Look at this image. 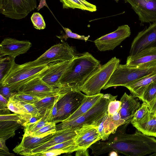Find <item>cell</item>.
Returning <instances> with one entry per match:
<instances>
[{"instance_id": "1", "label": "cell", "mask_w": 156, "mask_h": 156, "mask_svg": "<svg viewBox=\"0 0 156 156\" xmlns=\"http://www.w3.org/2000/svg\"><path fill=\"white\" fill-rule=\"evenodd\" d=\"M128 125L119 126L110 135L107 141L109 151L129 156H144L156 153V139L138 130L132 134L126 133Z\"/></svg>"}, {"instance_id": "2", "label": "cell", "mask_w": 156, "mask_h": 156, "mask_svg": "<svg viewBox=\"0 0 156 156\" xmlns=\"http://www.w3.org/2000/svg\"><path fill=\"white\" fill-rule=\"evenodd\" d=\"M100 62L89 52L77 54L60 81L62 86L73 85L79 88L101 66Z\"/></svg>"}, {"instance_id": "3", "label": "cell", "mask_w": 156, "mask_h": 156, "mask_svg": "<svg viewBox=\"0 0 156 156\" xmlns=\"http://www.w3.org/2000/svg\"><path fill=\"white\" fill-rule=\"evenodd\" d=\"M49 64L38 65L30 61L19 65L14 60L9 70L0 80V85L11 87L17 91L27 82L40 76Z\"/></svg>"}, {"instance_id": "4", "label": "cell", "mask_w": 156, "mask_h": 156, "mask_svg": "<svg viewBox=\"0 0 156 156\" xmlns=\"http://www.w3.org/2000/svg\"><path fill=\"white\" fill-rule=\"evenodd\" d=\"M117 97V95L110 94H104L100 100L87 112L72 120L62 122L56 125L57 131L89 125L98 126L107 112L109 102L116 99Z\"/></svg>"}, {"instance_id": "5", "label": "cell", "mask_w": 156, "mask_h": 156, "mask_svg": "<svg viewBox=\"0 0 156 156\" xmlns=\"http://www.w3.org/2000/svg\"><path fill=\"white\" fill-rule=\"evenodd\" d=\"M86 95L74 86H63L57 101V113L51 122L56 123L68 118L80 106Z\"/></svg>"}, {"instance_id": "6", "label": "cell", "mask_w": 156, "mask_h": 156, "mask_svg": "<svg viewBox=\"0 0 156 156\" xmlns=\"http://www.w3.org/2000/svg\"><path fill=\"white\" fill-rule=\"evenodd\" d=\"M120 61V60L115 57L112 58L91 74L78 89L88 95L100 93Z\"/></svg>"}, {"instance_id": "7", "label": "cell", "mask_w": 156, "mask_h": 156, "mask_svg": "<svg viewBox=\"0 0 156 156\" xmlns=\"http://www.w3.org/2000/svg\"><path fill=\"white\" fill-rule=\"evenodd\" d=\"M155 71L156 67L136 68L119 64L103 89L119 86L125 87Z\"/></svg>"}, {"instance_id": "8", "label": "cell", "mask_w": 156, "mask_h": 156, "mask_svg": "<svg viewBox=\"0 0 156 156\" xmlns=\"http://www.w3.org/2000/svg\"><path fill=\"white\" fill-rule=\"evenodd\" d=\"M37 7V0H0V13L12 19L25 18Z\"/></svg>"}, {"instance_id": "9", "label": "cell", "mask_w": 156, "mask_h": 156, "mask_svg": "<svg viewBox=\"0 0 156 156\" xmlns=\"http://www.w3.org/2000/svg\"><path fill=\"white\" fill-rule=\"evenodd\" d=\"M77 54L74 48L67 42L55 44L47 50L35 60L32 61L40 65L58 61L73 60Z\"/></svg>"}, {"instance_id": "10", "label": "cell", "mask_w": 156, "mask_h": 156, "mask_svg": "<svg viewBox=\"0 0 156 156\" xmlns=\"http://www.w3.org/2000/svg\"><path fill=\"white\" fill-rule=\"evenodd\" d=\"M130 27L127 25L118 27L115 31L95 40L94 44L98 50L103 51L113 50L131 34Z\"/></svg>"}, {"instance_id": "11", "label": "cell", "mask_w": 156, "mask_h": 156, "mask_svg": "<svg viewBox=\"0 0 156 156\" xmlns=\"http://www.w3.org/2000/svg\"><path fill=\"white\" fill-rule=\"evenodd\" d=\"M41 75L32 79L23 85L18 89L17 92H22L42 98L47 96H56L59 94L62 87L54 88L49 86L41 79L40 76Z\"/></svg>"}, {"instance_id": "12", "label": "cell", "mask_w": 156, "mask_h": 156, "mask_svg": "<svg viewBox=\"0 0 156 156\" xmlns=\"http://www.w3.org/2000/svg\"><path fill=\"white\" fill-rule=\"evenodd\" d=\"M156 47V22L139 32L131 44L129 55H133L144 49Z\"/></svg>"}, {"instance_id": "13", "label": "cell", "mask_w": 156, "mask_h": 156, "mask_svg": "<svg viewBox=\"0 0 156 156\" xmlns=\"http://www.w3.org/2000/svg\"><path fill=\"white\" fill-rule=\"evenodd\" d=\"M73 60L50 63L40 76L41 79L49 86L58 88L62 87L60 81Z\"/></svg>"}, {"instance_id": "14", "label": "cell", "mask_w": 156, "mask_h": 156, "mask_svg": "<svg viewBox=\"0 0 156 156\" xmlns=\"http://www.w3.org/2000/svg\"><path fill=\"white\" fill-rule=\"evenodd\" d=\"M32 46L29 41H20L12 38L3 39L0 44V57L5 56L15 58L26 53Z\"/></svg>"}, {"instance_id": "15", "label": "cell", "mask_w": 156, "mask_h": 156, "mask_svg": "<svg viewBox=\"0 0 156 156\" xmlns=\"http://www.w3.org/2000/svg\"><path fill=\"white\" fill-rule=\"evenodd\" d=\"M126 65L136 68L156 67V47L143 50L133 55H129Z\"/></svg>"}, {"instance_id": "16", "label": "cell", "mask_w": 156, "mask_h": 156, "mask_svg": "<svg viewBox=\"0 0 156 156\" xmlns=\"http://www.w3.org/2000/svg\"><path fill=\"white\" fill-rule=\"evenodd\" d=\"M23 122L20 114L0 115V140H6L14 136L15 131L23 126Z\"/></svg>"}, {"instance_id": "17", "label": "cell", "mask_w": 156, "mask_h": 156, "mask_svg": "<svg viewBox=\"0 0 156 156\" xmlns=\"http://www.w3.org/2000/svg\"><path fill=\"white\" fill-rule=\"evenodd\" d=\"M80 128L66 129L57 131L53 137L44 144L26 153L24 155L35 156L47 148L58 144L74 138Z\"/></svg>"}, {"instance_id": "18", "label": "cell", "mask_w": 156, "mask_h": 156, "mask_svg": "<svg viewBox=\"0 0 156 156\" xmlns=\"http://www.w3.org/2000/svg\"><path fill=\"white\" fill-rule=\"evenodd\" d=\"M120 101L121 104L119 113L125 123H130L136 111L141 106L138 98L125 92Z\"/></svg>"}, {"instance_id": "19", "label": "cell", "mask_w": 156, "mask_h": 156, "mask_svg": "<svg viewBox=\"0 0 156 156\" xmlns=\"http://www.w3.org/2000/svg\"><path fill=\"white\" fill-rule=\"evenodd\" d=\"M55 133L50 134L44 137L23 135L21 143L17 145L13 151L17 154L24 155L26 153L48 141Z\"/></svg>"}, {"instance_id": "20", "label": "cell", "mask_w": 156, "mask_h": 156, "mask_svg": "<svg viewBox=\"0 0 156 156\" xmlns=\"http://www.w3.org/2000/svg\"><path fill=\"white\" fill-rule=\"evenodd\" d=\"M131 8L138 15L141 25L156 22V0H151Z\"/></svg>"}, {"instance_id": "21", "label": "cell", "mask_w": 156, "mask_h": 156, "mask_svg": "<svg viewBox=\"0 0 156 156\" xmlns=\"http://www.w3.org/2000/svg\"><path fill=\"white\" fill-rule=\"evenodd\" d=\"M156 82V71L135 81L125 87L130 91L131 95L142 100L144 92L151 84Z\"/></svg>"}, {"instance_id": "22", "label": "cell", "mask_w": 156, "mask_h": 156, "mask_svg": "<svg viewBox=\"0 0 156 156\" xmlns=\"http://www.w3.org/2000/svg\"><path fill=\"white\" fill-rule=\"evenodd\" d=\"M103 95V94L100 93L92 95H86L81 105L77 110L68 118L62 122L72 120L87 112L100 100Z\"/></svg>"}, {"instance_id": "23", "label": "cell", "mask_w": 156, "mask_h": 156, "mask_svg": "<svg viewBox=\"0 0 156 156\" xmlns=\"http://www.w3.org/2000/svg\"><path fill=\"white\" fill-rule=\"evenodd\" d=\"M63 9H78L93 12L97 10L96 6L86 0H60Z\"/></svg>"}, {"instance_id": "24", "label": "cell", "mask_w": 156, "mask_h": 156, "mask_svg": "<svg viewBox=\"0 0 156 156\" xmlns=\"http://www.w3.org/2000/svg\"><path fill=\"white\" fill-rule=\"evenodd\" d=\"M53 107L46 109L43 116L39 120L34 124L25 127L24 135H29L45 126L48 122H50Z\"/></svg>"}, {"instance_id": "25", "label": "cell", "mask_w": 156, "mask_h": 156, "mask_svg": "<svg viewBox=\"0 0 156 156\" xmlns=\"http://www.w3.org/2000/svg\"><path fill=\"white\" fill-rule=\"evenodd\" d=\"M150 117L148 105L143 102L141 106L135 113L130 123L132 125L143 124L149 121Z\"/></svg>"}, {"instance_id": "26", "label": "cell", "mask_w": 156, "mask_h": 156, "mask_svg": "<svg viewBox=\"0 0 156 156\" xmlns=\"http://www.w3.org/2000/svg\"><path fill=\"white\" fill-rule=\"evenodd\" d=\"M150 116V119L146 122L133 126L144 134L156 137V118Z\"/></svg>"}, {"instance_id": "27", "label": "cell", "mask_w": 156, "mask_h": 156, "mask_svg": "<svg viewBox=\"0 0 156 156\" xmlns=\"http://www.w3.org/2000/svg\"><path fill=\"white\" fill-rule=\"evenodd\" d=\"M56 132V123L54 122H50L38 130L31 133L29 135L44 137L50 134H55Z\"/></svg>"}, {"instance_id": "28", "label": "cell", "mask_w": 156, "mask_h": 156, "mask_svg": "<svg viewBox=\"0 0 156 156\" xmlns=\"http://www.w3.org/2000/svg\"><path fill=\"white\" fill-rule=\"evenodd\" d=\"M43 98L18 91L9 98L22 103L34 104Z\"/></svg>"}, {"instance_id": "29", "label": "cell", "mask_w": 156, "mask_h": 156, "mask_svg": "<svg viewBox=\"0 0 156 156\" xmlns=\"http://www.w3.org/2000/svg\"><path fill=\"white\" fill-rule=\"evenodd\" d=\"M57 96L44 97L34 104L40 112H45L48 108L53 107Z\"/></svg>"}, {"instance_id": "30", "label": "cell", "mask_w": 156, "mask_h": 156, "mask_svg": "<svg viewBox=\"0 0 156 156\" xmlns=\"http://www.w3.org/2000/svg\"><path fill=\"white\" fill-rule=\"evenodd\" d=\"M9 99L13 101L25 113H29L33 115L38 116L45 112H40L34 104L22 103Z\"/></svg>"}, {"instance_id": "31", "label": "cell", "mask_w": 156, "mask_h": 156, "mask_svg": "<svg viewBox=\"0 0 156 156\" xmlns=\"http://www.w3.org/2000/svg\"><path fill=\"white\" fill-rule=\"evenodd\" d=\"M156 96V82L149 85L145 89L142 101L148 105Z\"/></svg>"}, {"instance_id": "32", "label": "cell", "mask_w": 156, "mask_h": 156, "mask_svg": "<svg viewBox=\"0 0 156 156\" xmlns=\"http://www.w3.org/2000/svg\"><path fill=\"white\" fill-rule=\"evenodd\" d=\"M100 140L101 137L97 131L77 145L79 149H88L93 144Z\"/></svg>"}, {"instance_id": "33", "label": "cell", "mask_w": 156, "mask_h": 156, "mask_svg": "<svg viewBox=\"0 0 156 156\" xmlns=\"http://www.w3.org/2000/svg\"><path fill=\"white\" fill-rule=\"evenodd\" d=\"M14 60V58L9 56L5 58L0 57V80L9 70Z\"/></svg>"}, {"instance_id": "34", "label": "cell", "mask_w": 156, "mask_h": 156, "mask_svg": "<svg viewBox=\"0 0 156 156\" xmlns=\"http://www.w3.org/2000/svg\"><path fill=\"white\" fill-rule=\"evenodd\" d=\"M33 26L35 29L43 30L46 27V24L42 16L39 12L34 13L31 17Z\"/></svg>"}, {"instance_id": "35", "label": "cell", "mask_w": 156, "mask_h": 156, "mask_svg": "<svg viewBox=\"0 0 156 156\" xmlns=\"http://www.w3.org/2000/svg\"><path fill=\"white\" fill-rule=\"evenodd\" d=\"M44 114L38 116H34L28 113H25L22 114H20V115L24 122L23 126L25 127L34 124L39 120L42 118Z\"/></svg>"}, {"instance_id": "36", "label": "cell", "mask_w": 156, "mask_h": 156, "mask_svg": "<svg viewBox=\"0 0 156 156\" xmlns=\"http://www.w3.org/2000/svg\"><path fill=\"white\" fill-rule=\"evenodd\" d=\"M62 27L65 31L66 34L62 36H57V37L60 39H64L66 40L68 38H71L84 40L85 42H86L90 37L89 35L85 37L84 35H80L73 33L70 29L68 28L64 27L62 26Z\"/></svg>"}, {"instance_id": "37", "label": "cell", "mask_w": 156, "mask_h": 156, "mask_svg": "<svg viewBox=\"0 0 156 156\" xmlns=\"http://www.w3.org/2000/svg\"><path fill=\"white\" fill-rule=\"evenodd\" d=\"M120 101L115 100L111 101L109 102L107 109V113L109 116H112L116 112H119L121 106Z\"/></svg>"}, {"instance_id": "38", "label": "cell", "mask_w": 156, "mask_h": 156, "mask_svg": "<svg viewBox=\"0 0 156 156\" xmlns=\"http://www.w3.org/2000/svg\"><path fill=\"white\" fill-rule=\"evenodd\" d=\"M17 92L16 90L11 87L0 85V94L8 100Z\"/></svg>"}, {"instance_id": "39", "label": "cell", "mask_w": 156, "mask_h": 156, "mask_svg": "<svg viewBox=\"0 0 156 156\" xmlns=\"http://www.w3.org/2000/svg\"><path fill=\"white\" fill-rule=\"evenodd\" d=\"M7 108L10 111L16 114H22L25 113L13 101L10 99L9 100Z\"/></svg>"}, {"instance_id": "40", "label": "cell", "mask_w": 156, "mask_h": 156, "mask_svg": "<svg viewBox=\"0 0 156 156\" xmlns=\"http://www.w3.org/2000/svg\"><path fill=\"white\" fill-rule=\"evenodd\" d=\"M5 140H0V155H14L9 152V150L5 144Z\"/></svg>"}, {"instance_id": "41", "label": "cell", "mask_w": 156, "mask_h": 156, "mask_svg": "<svg viewBox=\"0 0 156 156\" xmlns=\"http://www.w3.org/2000/svg\"><path fill=\"white\" fill-rule=\"evenodd\" d=\"M59 95L57 96L55 99L54 104V105L51 112V118L50 122H52L56 116L57 113V101L59 97Z\"/></svg>"}, {"instance_id": "42", "label": "cell", "mask_w": 156, "mask_h": 156, "mask_svg": "<svg viewBox=\"0 0 156 156\" xmlns=\"http://www.w3.org/2000/svg\"><path fill=\"white\" fill-rule=\"evenodd\" d=\"M148 106L150 115H153L156 110V96L148 104Z\"/></svg>"}, {"instance_id": "43", "label": "cell", "mask_w": 156, "mask_h": 156, "mask_svg": "<svg viewBox=\"0 0 156 156\" xmlns=\"http://www.w3.org/2000/svg\"><path fill=\"white\" fill-rule=\"evenodd\" d=\"M125 3H129L131 6H133L139 4L145 3L151 0H123Z\"/></svg>"}, {"instance_id": "44", "label": "cell", "mask_w": 156, "mask_h": 156, "mask_svg": "<svg viewBox=\"0 0 156 156\" xmlns=\"http://www.w3.org/2000/svg\"><path fill=\"white\" fill-rule=\"evenodd\" d=\"M9 100L0 94V109L7 108V104Z\"/></svg>"}, {"instance_id": "45", "label": "cell", "mask_w": 156, "mask_h": 156, "mask_svg": "<svg viewBox=\"0 0 156 156\" xmlns=\"http://www.w3.org/2000/svg\"><path fill=\"white\" fill-rule=\"evenodd\" d=\"M75 152V155L76 156H87L89 155L88 149H79Z\"/></svg>"}, {"instance_id": "46", "label": "cell", "mask_w": 156, "mask_h": 156, "mask_svg": "<svg viewBox=\"0 0 156 156\" xmlns=\"http://www.w3.org/2000/svg\"><path fill=\"white\" fill-rule=\"evenodd\" d=\"M109 153V156H118V152L115 151H112Z\"/></svg>"}, {"instance_id": "47", "label": "cell", "mask_w": 156, "mask_h": 156, "mask_svg": "<svg viewBox=\"0 0 156 156\" xmlns=\"http://www.w3.org/2000/svg\"><path fill=\"white\" fill-rule=\"evenodd\" d=\"M150 115L151 116H152L155 118H156V110L155 112L154 113L153 115Z\"/></svg>"}, {"instance_id": "48", "label": "cell", "mask_w": 156, "mask_h": 156, "mask_svg": "<svg viewBox=\"0 0 156 156\" xmlns=\"http://www.w3.org/2000/svg\"><path fill=\"white\" fill-rule=\"evenodd\" d=\"M116 2H119V0H114Z\"/></svg>"}]
</instances>
